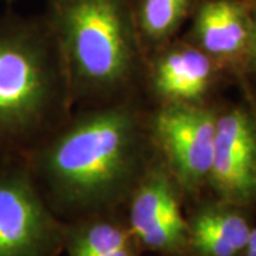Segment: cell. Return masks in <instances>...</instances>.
<instances>
[{
	"label": "cell",
	"instance_id": "obj_2",
	"mask_svg": "<svg viewBox=\"0 0 256 256\" xmlns=\"http://www.w3.org/2000/svg\"><path fill=\"white\" fill-rule=\"evenodd\" d=\"M67 67L48 22L0 18V161L23 160L70 117Z\"/></svg>",
	"mask_w": 256,
	"mask_h": 256
},
{
	"label": "cell",
	"instance_id": "obj_10",
	"mask_svg": "<svg viewBox=\"0 0 256 256\" xmlns=\"http://www.w3.org/2000/svg\"><path fill=\"white\" fill-rule=\"evenodd\" d=\"M239 206L220 201L206 204L188 220V246L195 256H239L252 228Z\"/></svg>",
	"mask_w": 256,
	"mask_h": 256
},
{
	"label": "cell",
	"instance_id": "obj_12",
	"mask_svg": "<svg viewBox=\"0 0 256 256\" xmlns=\"http://www.w3.org/2000/svg\"><path fill=\"white\" fill-rule=\"evenodd\" d=\"M138 33L151 54L172 42L198 0H132Z\"/></svg>",
	"mask_w": 256,
	"mask_h": 256
},
{
	"label": "cell",
	"instance_id": "obj_5",
	"mask_svg": "<svg viewBox=\"0 0 256 256\" xmlns=\"http://www.w3.org/2000/svg\"><path fill=\"white\" fill-rule=\"evenodd\" d=\"M218 112L202 104H156L148 127L160 156L182 192L194 194L208 182Z\"/></svg>",
	"mask_w": 256,
	"mask_h": 256
},
{
	"label": "cell",
	"instance_id": "obj_14",
	"mask_svg": "<svg viewBox=\"0 0 256 256\" xmlns=\"http://www.w3.org/2000/svg\"><path fill=\"white\" fill-rule=\"evenodd\" d=\"M248 58L250 60V63L255 64L256 66V44L255 46H250V48H249V56H248Z\"/></svg>",
	"mask_w": 256,
	"mask_h": 256
},
{
	"label": "cell",
	"instance_id": "obj_15",
	"mask_svg": "<svg viewBox=\"0 0 256 256\" xmlns=\"http://www.w3.org/2000/svg\"><path fill=\"white\" fill-rule=\"evenodd\" d=\"M244 2H245V3H248L250 8H255L256 6V0H244Z\"/></svg>",
	"mask_w": 256,
	"mask_h": 256
},
{
	"label": "cell",
	"instance_id": "obj_11",
	"mask_svg": "<svg viewBox=\"0 0 256 256\" xmlns=\"http://www.w3.org/2000/svg\"><path fill=\"white\" fill-rule=\"evenodd\" d=\"M64 248L70 256H138L127 226L104 214L66 225Z\"/></svg>",
	"mask_w": 256,
	"mask_h": 256
},
{
	"label": "cell",
	"instance_id": "obj_1",
	"mask_svg": "<svg viewBox=\"0 0 256 256\" xmlns=\"http://www.w3.org/2000/svg\"><path fill=\"white\" fill-rule=\"evenodd\" d=\"M158 156L140 98L78 107L22 161L63 210L100 215L126 202Z\"/></svg>",
	"mask_w": 256,
	"mask_h": 256
},
{
	"label": "cell",
	"instance_id": "obj_9",
	"mask_svg": "<svg viewBox=\"0 0 256 256\" xmlns=\"http://www.w3.org/2000/svg\"><path fill=\"white\" fill-rule=\"evenodd\" d=\"M250 34L252 8L244 0H201L185 40L216 64H236L249 56Z\"/></svg>",
	"mask_w": 256,
	"mask_h": 256
},
{
	"label": "cell",
	"instance_id": "obj_7",
	"mask_svg": "<svg viewBox=\"0 0 256 256\" xmlns=\"http://www.w3.org/2000/svg\"><path fill=\"white\" fill-rule=\"evenodd\" d=\"M206 184L220 201L236 206L256 202V121L240 107L218 112Z\"/></svg>",
	"mask_w": 256,
	"mask_h": 256
},
{
	"label": "cell",
	"instance_id": "obj_16",
	"mask_svg": "<svg viewBox=\"0 0 256 256\" xmlns=\"http://www.w3.org/2000/svg\"><path fill=\"white\" fill-rule=\"evenodd\" d=\"M6 2H8V3H12V2H14V0H6Z\"/></svg>",
	"mask_w": 256,
	"mask_h": 256
},
{
	"label": "cell",
	"instance_id": "obj_4",
	"mask_svg": "<svg viewBox=\"0 0 256 256\" xmlns=\"http://www.w3.org/2000/svg\"><path fill=\"white\" fill-rule=\"evenodd\" d=\"M64 235L28 165L0 161V256H53Z\"/></svg>",
	"mask_w": 256,
	"mask_h": 256
},
{
	"label": "cell",
	"instance_id": "obj_6",
	"mask_svg": "<svg viewBox=\"0 0 256 256\" xmlns=\"http://www.w3.org/2000/svg\"><path fill=\"white\" fill-rule=\"evenodd\" d=\"M181 194L174 174L158 154L127 200V228L138 248L164 256H180L190 249Z\"/></svg>",
	"mask_w": 256,
	"mask_h": 256
},
{
	"label": "cell",
	"instance_id": "obj_3",
	"mask_svg": "<svg viewBox=\"0 0 256 256\" xmlns=\"http://www.w3.org/2000/svg\"><path fill=\"white\" fill-rule=\"evenodd\" d=\"M44 18L62 50L76 106L138 98L148 54L132 0H47Z\"/></svg>",
	"mask_w": 256,
	"mask_h": 256
},
{
	"label": "cell",
	"instance_id": "obj_8",
	"mask_svg": "<svg viewBox=\"0 0 256 256\" xmlns=\"http://www.w3.org/2000/svg\"><path fill=\"white\" fill-rule=\"evenodd\" d=\"M218 64L188 40H172L148 54L144 90L156 104H202Z\"/></svg>",
	"mask_w": 256,
	"mask_h": 256
},
{
	"label": "cell",
	"instance_id": "obj_13",
	"mask_svg": "<svg viewBox=\"0 0 256 256\" xmlns=\"http://www.w3.org/2000/svg\"><path fill=\"white\" fill-rule=\"evenodd\" d=\"M244 255L245 256H256V228L250 230L249 240H248L246 249H245Z\"/></svg>",
	"mask_w": 256,
	"mask_h": 256
}]
</instances>
